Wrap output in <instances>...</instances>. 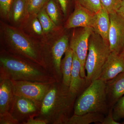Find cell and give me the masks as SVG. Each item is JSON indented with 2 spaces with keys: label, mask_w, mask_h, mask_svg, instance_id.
<instances>
[{
  "label": "cell",
  "mask_w": 124,
  "mask_h": 124,
  "mask_svg": "<svg viewBox=\"0 0 124 124\" xmlns=\"http://www.w3.org/2000/svg\"><path fill=\"white\" fill-rule=\"evenodd\" d=\"M14 0H0V11L2 17L8 19L9 13Z\"/></svg>",
  "instance_id": "cell-27"
},
{
  "label": "cell",
  "mask_w": 124,
  "mask_h": 124,
  "mask_svg": "<svg viewBox=\"0 0 124 124\" xmlns=\"http://www.w3.org/2000/svg\"><path fill=\"white\" fill-rule=\"evenodd\" d=\"M12 81L14 94L31 99L40 109L42 101L52 84L25 81Z\"/></svg>",
  "instance_id": "cell-7"
},
{
  "label": "cell",
  "mask_w": 124,
  "mask_h": 124,
  "mask_svg": "<svg viewBox=\"0 0 124 124\" xmlns=\"http://www.w3.org/2000/svg\"><path fill=\"white\" fill-rule=\"evenodd\" d=\"M76 97L62 81L54 82L45 96L35 117L46 121L48 124H67Z\"/></svg>",
  "instance_id": "cell-1"
},
{
  "label": "cell",
  "mask_w": 124,
  "mask_h": 124,
  "mask_svg": "<svg viewBox=\"0 0 124 124\" xmlns=\"http://www.w3.org/2000/svg\"><path fill=\"white\" fill-rule=\"evenodd\" d=\"M80 70V63L77 56L73 53L69 90L71 93L74 95H77L85 82H86V79L81 76Z\"/></svg>",
  "instance_id": "cell-16"
},
{
  "label": "cell",
  "mask_w": 124,
  "mask_h": 124,
  "mask_svg": "<svg viewBox=\"0 0 124 124\" xmlns=\"http://www.w3.org/2000/svg\"><path fill=\"white\" fill-rule=\"evenodd\" d=\"M75 1L93 14L97 13L102 8L100 0H75Z\"/></svg>",
  "instance_id": "cell-23"
},
{
  "label": "cell",
  "mask_w": 124,
  "mask_h": 124,
  "mask_svg": "<svg viewBox=\"0 0 124 124\" xmlns=\"http://www.w3.org/2000/svg\"><path fill=\"white\" fill-rule=\"evenodd\" d=\"M120 55H121V56L123 57V58H124V48L123 49V50L121 53V54H120Z\"/></svg>",
  "instance_id": "cell-33"
},
{
  "label": "cell",
  "mask_w": 124,
  "mask_h": 124,
  "mask_svg": "<svg viewBox=\"0 0 124 124\" xmlns=\"http://www.w3.org/2000/svg\"><path fill=\"white\" fill-rule=\"evenodd\" d=\"M117 12L124 18V0H122L120 7L118 9Z\"/></svg>",
  "instance_id": "cell-32"
},
{
  "label": "cell",
  "mask_w": 124,
  "mask_h": 124,
  "mask_svg": "<svg viewBox=\"0 0 124 124\" xmlns=\"http://www.w3.org/2000/svg\"><path fill=\"white\" fill-rule=\"evenodd\" d=\"M57 1L60 4L63 13L64 15H66L67 9V0H57Z\"/></svg>",
  "instance_id": "cell-31"
},
{
  "label": "cell",
  "mask_w": 124,
  "mask_h": 124,
  "mask_svg": "<svg viewBox=\"0 0 124 124\" xmlns=\"http://www.w3.org/2000/svg\"><path fill=\"white\" fill-rule=\"evenodd\" d=\"M19 124V122L15 119L9 112L0 115V124Z\"/></svg>",
  "instance_id": "cell-28"
},
{
  "label": "cell",
  "mask_w": 124,
  "mask_h": 124,
  "mask_svg": "<svg viewBox=\"0 0 124 124\" xmlns=\"http://www.w3.org/2000/svg\"><path fill=\"white\" fill-rule=\"evenodd\" d=\"M0 77L46 84L56 81L42 66L2 50L0 55Z\"/></svg>",
  "instance_id": "cell-2"
},
{
  "label": "cell",
  "mask_w": 124,
  "mask_h": 124,
  "mask_svg": "<svg viewBox=\"0 0 124 124\" xmlns=\"http://www.w3.org/2000/svg\"><path fill=\"white\" fill-rule=\"evenodd\" d=\"M46 10L52 21L57 26L60 19L59 10L55 0H48L45 5Z\"/></svg>",
  "instance_id": "cell-22"
},
{
  "label": "cell",
  "mask_w": 124,
  "mask_h": 124,
  "mask_svg": "<svg viewBox=\"0 0 124 124\" xmlns=\"http://www.w3.org/2000/svg\"><path fill=\"white\" fill-rule=\"evenodd\" d=\"M14 95L12 80L0 77V115L8 112Z\"/></svg>",
  "instance_id": "cell-15"
},
{
  "label": "cell",
  "mask_w": 124,
  "mask_h": 124,
  "mask_svg": "<svg viewBox=\"0 0 124 124\" xmlns=\"http://www.w3.org/2000/svg\"><path fill=\"white\" fill-rule=\"evenodd\" d=\"M48 0H28V15L37 14L46 4Z\"/></svg>",
  "instance_id": "cell-24"
},
{
  "label": "cell",
  "mask_w": 124,
  "mask_h": 124,
  "mask_svg": "<svg viewBox=\"0 0 124 124\" xmlns=\"http://www.w3.org/2000/svg\"><path fill=\"white\" fill-rule=\"evenodd\" d=\"M108 42L111 52L120 54L124 46V18L117 12L109 14Z\"/></svg>",
  "instance_id": "cell-10"
},
{
  "label": "cell",
  "mask_w": 124,
  "mask_h": 124,
  "mask_svg": "<svg viewBox=\"0 0 124 124\" xmlns=\"http://www.w3.org/2000/svg\"><path fill=\"white\" fill-rule=\"evenodd\" d=\"M111 53L109 42L93 31L89 40L88 50L85 68L86 83L99 79L102 68Z\"/></svg>",
  "instance_id": "cell-5"
},
{
  "label": "cell",
  "mask_w": 124,
  "mask_h": 124,
  "mask_svg": "<svg viewBox=\"0 0 124 124\" xmlns=\"http://www.w3.org/2000/svg\"><path fill=\"white\" fill-rule=\"evenodd\" d=\"M94 14L76 2L75 10L68 19L65 28L69 29L80 27H92Z\"/></svg>",
  "instance_id": "cell-12"
},
{
  "label": "cell",
  "mask_w": 124,
  "mask_h": 124,
  "mask_svg": "<svg viewBox=\"0 0 124 124\" xmlns=\"http://www.w3.org/2000/svg\"></svg>",
  "instance_id": "cell-35"
},
{
  "label": "cell",
  "mask_w": 124,
  "mask_h": 124,
  "mask_svg": "<svg viewBox=\"0 0 124 124\" xmlns=\"http://www.w3.org/2000/svg\"><path fill=\"white\" fill-rule=\"evenodd\" d=\"M104 116L99 112H88L81 115H74L69 117L67 124H89L103 121Z\"/></svg>",
  "instance_id": "cell-19"
},
{
  "label": "cell",
  "mask_w": 124,
  "mask_h": 124,
  "mask_svg": "<svg viewBox=\"0 0 124 124\" xmlns=\"http://www.w3.org/2000/svg\"><path fill=\"white\" fill-rule=\"evenodd\" d=\"M124 72V58L120 54L111 52L103 67L99 79L106 82Z\"/></svg>",
  "instance_id": "cell-11"
},
{
  "label": "cell",
  "mask_w": 124,
  "mask_h": 124,
  "mask_svg": "<svg viewBox=\"0 0 124 124\" xmlns=\"http://www.w3.org/2000/svg\"><path fill=\"white\" fill-rule=\"evenodd\" d=\"M73 52L69 47L64 54V58L62 59L60 68L62 76V82L65 85L70 86L71 72L73 62Z\"/></svg>",
  "instance_id": "cell-20"
},
{
  "label": "cell",
  "mask_w": 124,
  "mask_h": 124,
  "mask_svg": "<svg viewBox=\"0 0 124 124\" xmlns=\"http://www.w3.org/2000/svg\"><path fill=\"white\" fill-rule=\"evenodd\" d=\"M40 108L32 100L14 95L8 112L19 124H23L31 117L38 115Z\"/></svg>",
  "instance_id": "cell-8"
},
{
  "label": "cell",
  "mask_w": 124,
  "mask_h": 124,
  "mask_svg": "<svg viewBox=\"0 0 124 124\" xmlns=\"http://www.w3.org/2000/svg\"><path fill=\"white\" fill-rule=\"evenodd\" d=\"M28 0H14L9 13L8 19L14 24L20 27L28 16Z\"/></svg>",
  "instance_id": "cell-17"
},
{
  "label": "cell",
  "mask_w": 124,
  "mask_h": 124,
  "mask_svg": "<svg viewBox=\"0 0 124 124\" xmlns=\"http://www.w3.org/2000/svg\"><path fill=\"white\" fill-rule=\"evenodd\" d=\"M19 27L27 35L36 40L40 41L39 40L41 39L42 42L46 39L37 14L28 15Z\"/></svg>",
  "instance_id": "cell-13"
},
{
  "label": "cell",
  "mask_w": 124,
  "mask_h": 124,
  "mask_svg": "<svg viewBox=\"0 0 124 124\" xmlns=\"http://www.w3.org/2000/svg\"><path fill=\"white\" fill-rule=\"evenodd\" d=\"M102 7L109 14L117 12L120 7L122 0H100Z\"/></svg>",
  "instance_id": "cell-25"
},
{
  "label": "cell",
  "mask_w": 124,
  "mask_h": 124,
  "mask_svg": "<svg viewBox=\"0 0 124 124\" xmlns=\"http://www.w3.org/2000/svg\"><path fill=\"white\" fill-rule=\"evenodd\" d=\"M107 94L112 101L116 102L124 94V72L106 82Z\"/></svg>",
  "instance_id": "cell-18"
},
{
  "label": "cell",
  "mask_w": 124,
  "mask_h": 124,
  "mask_svg": "<svg viewBox=\"0 0 124 124\" xmlns=\"http://www.w3.org/2000/svg\"><path fill=\"white\" fill-rule=\"evenodd\" d=\"M48 122L44 120L40 119L34 117H31L28 119L23 124H47Z\"/></svg>",
  "instance_id": "cell-30"
},
{
  "label": "cell",
  "mask_w": 124,
  "mask_h": 124,
  "mask_svg": "<svg viewBox=\"0 0 124 124\" xmlns=\"http://www.w3.org/2000/svg\"><path fill=\"white\" fill-rule=\"evenodd\" d=\"M113 118L116 121L124 118V96L116 102L113 108Z\"/></svg>",
  "instance_id": "cell-26"
},
{
  "label": "cell",
  "mask_w": 124,
  "mask_h": 124,
  "mask_svg": "<svg viewBox=\"0 0 124 124\" xmlns=\"http://www.w3.org/2000/svg\"><path fill=\"white\" fill-rule=\"evenodd\" d=\"M93 31L91 27L83 28L82 31L73 36L69 42V47L80 63L81 76L85 79V66L88 50L89 40Z\"/></svg>",
  "instance_id": "cell-9"
},
{
  "label": "cell",
  "mask_w": 124,
  "mask_h": 124,
  "mask_svg": "<svg viewBox=\"0 0 124 124\" xmlns=\"http://www.w3.org/2000/svg\"><path fill=\"white\" fill-rule=\"evenodd\" d=\"M2 28L5 39L2 50L31 60L45 68L41 42L28 35L20 28L4 24Z\"/></svg>",
  "instance_id": "cell-3"
},
{
  "label": "cell",
  "mask_w": 124,
  "mask_h": 124,
  "mask_svg": "<svg viewBox=\"0 0 124 124\" xmlns=\"http://www.w3.org/2000/svg\"><path fill=\"white\" fill-rule=\"evenodd\" d=\"M110 25L109 13L104 8L94 15L92 28L104 40L108 41V34Z\"/></svg>",
  "instance_id": "cell-14"
},
{
  "label": "cell",
  "mask_w": 124,
  "mask_h": 124,
  "mask_svg": "<svg viewBox=\"0 0 124 124\" xmlns=\"http://www.w3.org/2000/svg\"><path fill=\"white\" fill-rule=\"evenodd\" d=\"M37 15L46 39L47 37L55 33L57 31V26L48 15L46 10L45 6Z\"/></svg>",
  "instance_id": "cell-21"
},
{
  "label": "cell",
  "mask_w": 124,
  "mask_h": 124,
  "mask_svg": "<svg viewBox=\"0 0 124 124\" xmlns=\"http://www.w3.org/2000/svg\"><path fill=\"white\" fill-rule=\"evenodd\" d=\"M123 124H124V122H123Z\"/></svg>",
  "instance_id": "cell-34"
},
{
  "label": "cell",
  "mask_w": 124,
  "mask_h": 124,
  "mask_svg": "<svg viewBox=\"0 0 124 124\" xmlns=\"http://www.w3.org/2000/svg\"><path fill=\"white\" fill-rule=\"evenodd\" d=\"M119 122H117L113 118V108L110 109L108 111V115L104 117L103 121L101 124H120Z\"/></svg>",
  "instance_id": "cell-29"
},
{
  "label": "cell",
  "mask_w": 124,
  "mask_h": 124,
  "mask_svg": "<svg viewBox=\"0 0 124 124\" xmlns=\"http://www.w3.org/2000/svg\"><path fill=\"white\" fill-rule=\"evenodd\" d=\"M54 33L41 42L43 60L45 68L57 82L62 81L60 64L62 58L69 46L68 37L63 35L54 39Z\"/></svg>",
  "instance_id": "cell-6"
},
{
  "label": "cell",
  "mask_w": 124,
  "mask_h": 124,
  "mask_svg": "<svg viewBox=\"0 0 124 124\" xmlns=\"http://www.w3.org/2000/svg\"><path fill=\"white\" fill-rule=\"evenodd\" d=\"M107 96L106 82L100 79L94 80L76 100L74 114L104 113L107 108Z\"/></svg>",
  "instance_id": "cell-4"
}]
</instances>
